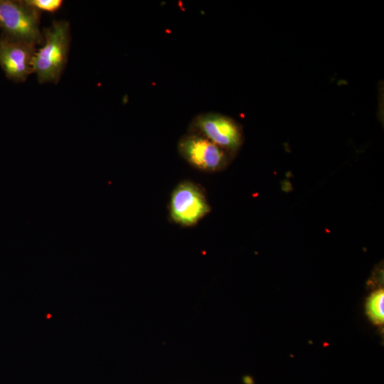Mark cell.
Listing matches in <instances>:
<instances>
[{"label": "cell", "instance_id": "cell-1", "mask_svg": "<svg viewBox=\"0 0 384 384\" xmlns=\"http://www.w3.org/2000/svg\"><path fill=\"white\" fill-rule=\"evenodd\" d=\"M43 43L32 61L39 83L57 84L66 67L70 47V26L65 20L53 21L43 31Z\"/></svg>", "mask_w": 384, "mask_h": 384}, {"label": "cell", "instance_id": "cell-2", "mask_svg": "<svg viewBox=\"0 0 384 384\" xmlns=\"http://www.w3.org/2000/svg\"><path fill=\"white\" fill-rule=\"evenodd\" d=\"M41 11L26 0H0V28L5 35L41 46Z\"/></svg>", "mask_w": 384, "mask_h": 384}, {"label": "cell", "instance_id": "cell-3", "mask_svg": "<svg viewBox=\"0 0 384 384\" xmlns=\"http://www.w3.org/2000/svg\"><path fill=\"white\" fill-rule=\"evenodd\" d=\"M188 133L200 134L235 156L244 142L241 125L233 118L218 112L196 115L189 124Z\"/></svg>", "mask_w": 384, "mask_h": 384}, {"label": "cell", "instance_id": "cell-4", "mask_svg": "<svg viewBox=\"0 0 384 384\" xmlns=\"http://www.w3.org/2000/svg\"><path fill=\"white\" fill-rule=\"evenodd\" d=\"M177 149L191 166L206 172L225 169L235 156L207 138L188 132L179 139Z\"/></svg>", "mask_w": 384, "mask_h": 384}, {"label": "cell", "instance_id": "cell-5", "mask_svg": "<svg viewBox=\"0 0 384 384\" xmlns=\"http://www.w3.org/2000/svg\"><path fill=\"white\" fill-rule=\"evenodd\" d=\"M210 211L206 196L196 183L183 181L174 189L169 203V215L176 223L193 226Z\"/></svg>", "mask_w": 384, "mask_h": 384}, {"label": "cell", "instance_id": "cell-6", "mask_svg": "<svg viewBox=\"0 0 384 384\" xmlns=\"http://www.w3.org/2000/svg\"><path fill=\"white\" fill-rule=\"evenodd\" d=\"M37 50L33 43L0 35V66L6 76L15 82H23L33 73L32 61Z\"/></svg>", "mask_w": 384, "mask_h": 384}, {"label": "cell", "instance_id": "cell-7", "mask_svg": "<svg viewBox=\"0 0 384 384\" xmlns=\"http://www.w3.org/2000/svg\"><path fill=\"white\" fill-rule=\"evenodd\" d=\"M367 313L370 319L377 324L384 322V291L380 289L374 292L366 304Z\"/></svg>", "mask_w": 384, "mask_h": 384}, {"label": "cell", "instance_id": "cell-8", "mask_svg": "<svg viewBox=\"0 0 384 384\" xmlns=\"http://www.w3.org/2000/svg\"><path fill=\"white\" fill-rule=\"evenodd\" d=\"M26 1L41 12L43 11L50 13L59 10L63 4L62 0H26Z\"/></svg>", "mask_w": 384, "mask_h": 384}]
</instances>
